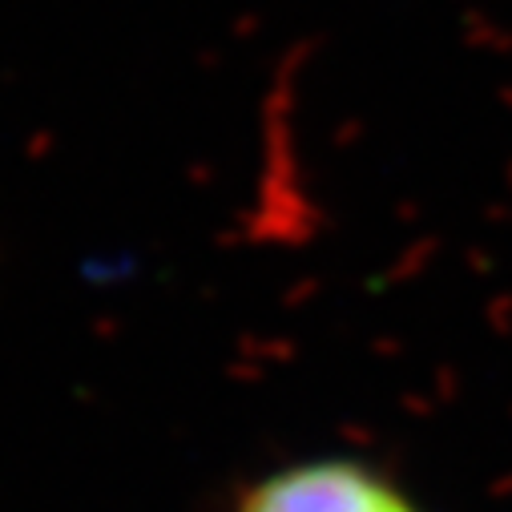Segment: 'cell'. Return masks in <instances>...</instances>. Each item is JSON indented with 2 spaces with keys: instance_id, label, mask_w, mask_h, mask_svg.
Instances as JSON below:
<instances>
[{
  "instance_id": "1",
  "label": "cell",
  "mask_w": 512,
  "mask_h": 512,
  "mask_svg": "<svg viewBox=\"0 0 512 512\" xmlns=\"http://www.w3.org/2000/svg\"><path fill=\"white\" fill-rule=\"evenodd\" d=\"M238 512H416V504L347 460H311L250 488Z\"/></svg>"
}]
</instances>
